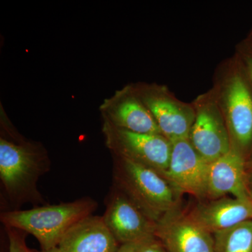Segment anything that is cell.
<instances>
[{
	"label": "cell",
	"instance_id": "22",
	"mask_svg": "<svg viewBox=\"0 0 252 252\" xmlns=\"http://www.w3.org/2000/svg\"><path fill=\"white\" fill-rule=\"evenodd\" d=\"M251 195H252V193H251Z\"/></svg>",
	"mask_w": 252,
	"mask_h": 252
},
{
	"label": "cell",
	"instance_id": "21",
	"mask_svg": "<svg viewBox=\"0 0 252 252\" xmlns=\"http://www.w3.org/2000/svg\"><path fill=\"white\" fill-rule=\"evenodd\" d=\"M248 182H250V183L252 184V168L251 171L250 172L248 175Z\"/></svg>",
	"mask_w": 252,
	"mask_h": 252
},
{
	"label": "cell",
	"instance_id": "17",
	"mask_svg": "<svg viewBox=\"0 0 252 252\" xmlns=\"http://www.w3.org/2000/svg\"><path fill=\"white\" fill-rule=\"evenodd\" d=\"M239 60L243 64L252 86V41H246L240 45Z\"/></svg>",
	"mask_w": 252,
	"mask_h": 252
},
{
	"label": "cell",
	"instance_id": "19",
	"mask_svg": "<svg viewBox=\"0 0 252 252\" xmlns=\"http://www.w3.org/2000/svg\"><path fill=\"white\" fill-rule=\"evenodd\" d=\"M140 242L122 244L116 252H140Z\"/></svg>",
	"mask_w": 252,
	"mask_h": 252
},
{
	"label": "cell",
	"instance_id": "2",
	"mask_svg": "<svg viewBox=\"0 0 252 252\" xmlns=\"http://www.w3.org/2000/svg\"><path fill=\"white\" fill-rule=\"evenodd\" d=\"M114 186L154 222L175 210L177 190L161 174L128 159L117 157Z\"/></svg>",
	"mask_w": 252,
	"mask_h": 252
},
{
	"label": "cell",
	"instance_id": "1",
	"mask_svg": "<svg viewBox=\"0 0 252 252\" xmlns=\"http://www.w3.org/2000/svg\"><path fill=\"white\" fill-rule=\"evenodd\" d=\"M97 204L90 198L69 203L35 207L26 210L1 212L0 220L5 227H11L32 235L41 250L59 247L66 233L78 222L92 215Z\"/></svg>",
	"mask_w": 252,
	"mask_h": 252
},
{
	"label": "cell",
	"instance_id": "14",
	"mask_svg": "<svg viewBox=\"0 0 252 252\" xmlns=\"http://www.w3.org/2000/svg\"><path fill=\"white\" fill-rule=\"evenodd\" d=\"M112 104L107 111L106 122L136 133L162 134L152 113L137 93H122Z\"/></svg>",
	"mask_w": 252,
	"mask_h": 252
},
{
	"label": "cell",
	"instance_id": "6",
	"mask_svg": "<svg viewBox=\"0 0 252 252\" xmlns=\"http://www.w3.org/2000/svg\"><path fill=\"white\" fill-rule=\"evenodd\" d=\"M193 104L195 117L189 140L197 152L210 163L231 149L229 133L213 91L200 96Z\"/></svg>",
	"mask_w": 252,
	"mask_h": 252
},
{
	"label": "cell",
	"instance_id": "3",
	"mask_svg": "<svg viewBox=\"0 0 252 252\" xmlns=\"http://www.w3.org/2000/svg\"><path fill=\"white\" fill-rule=\"evenodd\" d=\"M49 170L47 157L38 149L0 140V180L14 207L26 203H44L37 182Z\"/></svg>",
	"mask_w": 252,
	"mask_h": 252
},
{
	"label": "cell",
	"instance_id": "8",
	"mask_svg": "<svg viewBox=\"0 0 252 252\" xmlns=\"http://www.w3.org/2000/svg\"><path fill=\"white\" fill-rule=\"evenodd\" d=\"M102 218L119 245L155 236L157 223L117 189L109 193Z\"/></svg>",
	"mask_w": 252,
	"mask_h": 252
},
{
	"label": "cell",
	"instance_id": "10",
	"mask_svg": "<svg viewBox=\"0 0 252 252\" xmlns=\"http://www.w3.org/2000/svg\"><path fill=\"white\" fill-rule=\"evenodd\" d=\"M155 237L167 252H215L212 233L176 210L158 220Z\"/></svg>",
	"mask_w": 252,
	"mask_h": 252
},
{
	"label": "cell",
	"instance_id": "13",
	"mask_svg": "<svg viewBox=\"0 0 252 252\" xmlns=\"http://www.w3.org/2000/svg\"><path fill=\"white\" fill-rule=\"evenodd\" d=\"M190 217L212 234L252 220V200L220 198L200 205Z\"/></svg>",
	"mask_w": 252,
	"mask_h": 252
},
{
	"label": "cell",
	"instance_id": "4",
	"mask_svg": "<svg viewBox=\"0 0 252 252\" xmlns=\"http://www.w3.org/2000/svg\"><path fill=\"white\" fill-rule=\"evenodd\" d=\"M213 93L232 147L245 156L252 147V86L240 60L223 72Z\"/></svg>",
	"mask_w": 252,
	"mask_h": 252
},
{
	"label": "cell",
	"instance_id": "11",
	"mask_svg": "<svg viewBox=\"0 0 252 252\" xmlns=\"http://www.w3.org/2000/svg\"><path fill=\"white\" fill-rule=\"evenodd\" d=\"M247 183L245 156L234 147H232L228 153L209 165V196L217 198L231 194L234 198L251 200V193Z\"/></svg>",
	"mask_w": 252,
	"mask_h": 252
},
{
	"label": "cell",
	"instance_id": "18",
	"mask_svg": "<svg viewBox=\"0 0 252 252\" xmlns=\"http://www.w3.org/2000/svg\"><path fill=\"white\" fill-rule=\"evenodd\" d=\"M140 252H167L162 243L155 236L140 242Z\"/></svg>",
	"mask_w": 252,
	"mask_h": 252
},
{
	"label": "cell",
	"instance_id": "16",
	"mask_svg": "<svg viewBox=\"0 0 252 252\" xmlns=\"http://www.w3.org/2000/svg\"><path fill=\"white\" fill-rule=\"evenodd\" d=\"M5 228L9 240V252H35L27 246L26 232L11 227Z\"/></svg>",
	"mask_w": 252,
	"mask_h": 252
},
{
	"label": "cell",
	"instance_id": "12",
	"mask_svg": "<svg viewBox=\"0 0 252 252\" xmlns=\"http://www.w3.org/2000/svg\"><path fill=\"white\" fill-rule=\"evenodd\" d=\"M119 246L102 217L93 215L74 225L59 245L64 252H116Z\"/></svg>",
	"mask_w": 252,
	"mask_h": 252
},
{
	"label": "cell",
	"instance_id": "20",
	"mask_svg": "<svg viewBox=\"0 0 252 252\" xmlns=\"http://www.w3.org/2000/svg\"><path fill=\"white\" fill-rule=\"evenodd\" d=\"M35 252H64L61 250L59 247H56V248L49 249V250H42L41 251H35Z\"/></svg>",
	"mask_w": 252,
	"mask_h": 252
},
{
	"label": "cell",
	"instance_id": "5",
	"mask_svg": "<svg viewBox=\"0 0 252 252\" xmlns=\"http://www.w3.org/2000/svg\"><path fill=\"white\" fill-rule=\"evenodd\" d=\"M106 144L116 157L153 169L165 177L172 154V142L162 134H141L104 123Z\"/></svg>",
	"mask_w": 252,
	"mask_h": 252
},
{
	"label": "cell",
	"instance_id": "7",
	"mask_svg": "<svg viewBox=\"0 0 252 252\" xmlns=\"http://www.w3.org/2000/svg\"><path fill=\"white\" fill-rule=\"evenodd\" d=\"M137 94L170 142L189 138L195 117L193 104L179 100L163 86H149Z\"/></svg>",
	"mask_w": 252,
	"mask_h": 252
},
{
	"label": "cell",
	"instance_id": "15",
	"mask_svg": "<svg viewBox=\"0 0 252 252\" xmlns=\"http://www.w3.org/2000/svg\"><path fill=\"white\" fill-rule=\"evenodd\" d=\"M215 252H252V220L213 234Z\"/></svg>",
	"mask_w": 252,
	"mask_h": 252
},
{
	"label": "cell",
	"instance_id": "9",
	"mask_svg": "<svg viewBox=\"0 0 252 252\" xmlns=\"http://www.w3.org/2000/svg\"><path fill=\"white\" fill-rule=\"evenodd\" d=\"M172 145L167 180L180 193L198 198L207 196L210 163L194 149L189 138L173 141Z\"/></svg>",
	"mask_w": 252,
	"mask_h": 252
}]
</instances>
